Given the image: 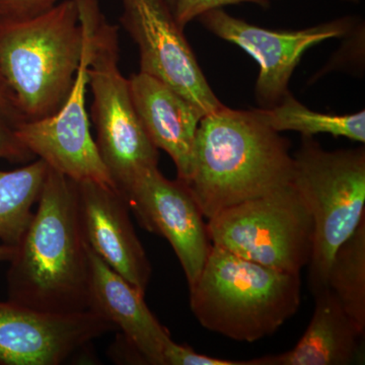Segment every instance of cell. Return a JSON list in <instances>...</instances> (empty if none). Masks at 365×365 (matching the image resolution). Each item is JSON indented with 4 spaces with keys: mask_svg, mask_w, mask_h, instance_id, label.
Here are the masks:
<instances>
[{
    "mask_svg": "<svg viewBox=\"0 0 365 365\" xmlns=\"http://www.w3.org/2000/svg\"><path fill=\"white\" fill-rule=\"evenodd\" d=\"M6 274L9 300L48 314L90 309L88 247L76 182L51 168Z\"/></svg>",
    "mask_w": 365,
    "mask_h": 365,
    "instance_id": "6da1fadb",
    "label": "cell"
},
{
    "mask_svg": "<svg viewBox=\"0 0 365 365\" xmlns=\"http://www.w3.org/2000/svg\"><path fill=\"white\" fill-rule=\"evenodd\" d=\"M290 143L252 110L220 109L197 129L187 186L204 217L292 184Z\"/></svg>",
    "mask_w": 365,
    "mask_h": 365,
    "instance_id": "7a4b0ae2",
    "label": "cell"
},
{
    "mask_svg": "<svg viewBox=\"0 0 365 365\" xmlns=\"http://www.w3.org/2000/svg\"><path fill=\"white\" fill-rule=\"evenodd\" d=\"M300 274L282 272L211 247L190 285V307L203 328L241 342L272 335L299 311Z\"/></svg>",
    "mask_w": 365,
    "mask_h": 365,
    "instance_id": "3957f363",
    "label": "cell"
},
{
    "mask_svg": "<svg viewBox=\"0 0 365 365\" xmlns=\"http://www.w3.org/2000/svg\"><path fill=\"white\" fill-rule=\"evenodd\" d=\"M76 0L44 13L0 20V73L26 121L58 111L71 93L85 50Z\"/></svg>",
    "mask_w": 365,
    "mask_h": 365,
    "instance_id": "277c9868",
    "label": "cell"
},
{
    "mask_svg": "<svg viewBox=\"0 0 365 365\" xmlns=\"http://www.w3.org/2000/svg\"><path fill=\"white\" fill-rule=\"evenodd\" d=\"M76 2L91 26L88 86L95 141L113 182L123 193L138 175L158 167L160 153L137 114L128 78L120 71L118 26L106 20L98 0Z\"/></svg>",
    "mask_w": 365,
    "mask_h": 365,
    "instance_id": "5b68a950",
    "label": "cell"
},
{
    "mask_svg": "<svg viewBox=\"0 0 365 365\" xmlns=\"http://www.w3.org/2000/svg\"><path fill=\"white\" fill-rule=\"evenodd\" d=\"M292 184L313 220L309 283L314 295L328 287L336 252L365 220L364 148L328 151L302 136Z\"/></svg>",
    "mask_w": 365,
    "mask_h": 365,
    "instance_id": "8992f818",
    "label": "cell"
},
{
    "mask_svg": "<svg viewBox=\"0 0 365 365\" xmlns=\"http://www.w3.org/2000/svg\"><path fill=\"white\" fill-rule=\"evenodd\" d=\"M206 227L213 246L266 267L300 274L311 261L313 220L292 184L225 209Z\"/></svg>",
    "mask_w": 365,
    "mask_h": 365,
    "instance_id": "52a82bcc",
    "label": "cell"
},
{
    "mask_svg": "<svg viewBox=\"0 0 365 365\" xmlns=\"http://www.w3.org/2000/svg\"><path fill=\"white\" fill-rule=\"evenodd\" d=\"M119 21L139 51L140 72L163 81L204 116L223 104L209 86L168 0H119Z\"/></svg>",
    "mask_w": 365,
    "mask_h": 365,
    "instance_id": "ba28073f",
    "label": "cell"
},
{
    "mask_svg": "<svg viewBox=\"0 0 365 365\" xmlns=\"http://www.w3.org/2000/svg\"><path fill=\"white\" fill-rule=\"evenodd\" d=\"M78 13L86 33V44L71 93L52 116L24 122L18 136L34 157L44 160L52 170L74 182L91 181L115 187L91 135L86 107L91 26L88 16L79 6Z\"/></svg>",
    "mask_w": 365,
    "mask_h": 365,
    "instance_id": "9c48e42d",
    "label": "cell"
},
{
    "mask_svg": "<svg viewBox=\"0 0 365 365\" xmlns=\"http://www.w3.org/2000/svg\"><path fill=\"white\" fill-rule=\"evenodd\" d=\"M198 20L209 32L239 46L260 67L255 98L260 108L279 104L290 78L307 49L324 41L344 37L353 21L341 19L297 31H271L235 18L222 9L206 11Z\"/></svg>",
    "mask_w": 365,
    "mask_h": 365,
    "instance_id": "30bf717a",
    "label": "cell"
},
{
    "mask_svg": "<svg viewBox=\"0 0 365 365\" xmlns=\"http://www.w3.org/2000/svg\"><path fill=\"white\" fill-rule=\"evenodd\" d=\"M116 327L96 312L48 314L0 302V365H59Z\"/></svg>",
    "mask_w": 365,
    "mask_h": 365,
    "instance_id": "8fae6325",
    "label": "cell"
},
{
    "mask_svg": "<svg viewBox=\"0 0 365 365\" xmlns=\"http://www.w3.org/2000/svg\"><path fill=\"white\" fill-rule=\"evenodd\" d=\"M122 194L140 225L170 242L189 287L193 284L212 244L202 212L186 182L167 179L158 167L153 168L138 175Z\"/></svg>",
    "mask_w": 365,
    "mask_h": 365,
    "instance_id": "7c38bea8",
    "label": "cell"
},
{
    "mask_svg": "<svg viewBox=\"0 0 365 365\" xmlns=\"http://www.w3.org/2000/svg\"><path fill=\"white\" fill-rule=\"evenodd\" d=\"M79 220L88 248L120 276L146 292L151 265L132 225L123 194L110 185L76 182Z\"/></svg>",
    "mask_w": 365,
    "mask_h": 365,
    "instance_id": "4fadbf2b",
    "label": "cell"
},
{
    "mask_svg": "<svg viewBox=\"0 0 365 365\" xmlns=\"http://www.w3.org/2000/svg\"><path fill=\"white\" fill-rule=\"evenodd\" d=\"M128 81L134 107L151 143L172 158L178 179L188 182L193 168L197 129L204 115L153 76L139 71Z\"/></svg>",
    "mask_w": 365,
    "mask_h": 365,
    "instance_id": "5bb4252c",
    "label": "cell"
},
{
    "mask_svg": "<svg viewBox=\"0 0 365 365\" xmlns=\"http://www.w3.org/2000/svg\"><path fill=\"white\" fill-rule=\"evenodd\" d=\"M91 265L90 309L119 329L144 364L165 365L163 348L170 339L146 306L143 290L113 271L88 248Z\"/></svg>",
    "mask_w": 365,
    "mask_h": 365,
    "instance_id": "9a60e30c",
    "label": "cell"
},
{
    "mask_svg": "<svg viewBox=\"0 0 365 365\" xmlns=\"http://www.w3.org/2000/svg\"><path fill=\"white\" fill-rule=\"evenodd\" d=\"M313 317L289 351L254 359L255 365H349L364 360V338L329 287L314 294Z\"/></svg>",
    "mask_w": 365,
    "mask_h": 365,
    "instance_id": "2e32d148",
    "label": "cell"
},
{
    "mask_svg": "<svg viewBox=\"0 0 365 365\" xmlns=\"http://www.w3.org/2000/svg\"><path fill=\"white\" fill-rule=\"evenodd\" d=\"M49 165L35 162L13 170H0V241L16 247L30 225Z\"/></svg>",
    "mask_w": 365,
    "mask_h": 365,
    "instance_id": "e0dca14e",
    "label": "cell"
},
{
    "mask_svg": "<svg viewBox=\"0 0 365 365\" xmlns=\"http://www.w3.org/2000/svg\"><path fill=\"white\" fill-rule=\"evenodd\" d=\"M263 123L276 132L297 131L302 136L331 134L365 143V111L347 115L324 114L312 111L288 93L272 108L252 109Z\"/></svg>",
    "mask_w": 365,
    "mask_h": 365,
    "instance_id": "ac0fdd59",
    "label": "cell"
},
{
    "mask_svg": "<svg viewBox=\"0 0 365 365\" xmlns=\"http://www.w3.org/2000/svg\"><path fill=\"white\" fill-rule=\"evenodd\" d=\"M328 287L365 334V220L334 256Z\"/></svg>",
    "mask_w": 365,
    "mask_h": 365,
    "instance_id": "d6986e66",
    "label": "cell"
},
{
    "mask_svg": "<svg viewBox=\"0 0 365 365\" xmlns=\"http://www.w3.org/2000/svg\"><path fill=\"white\" fill-rule=\"evenodd\" d=\"M26 121L13 90L0 73V160L26 163L35 158L18 136Z\"/></svg>",
    "mask_w": 365,
    "mask_h": 365,
    "instance_id": "ffe728a7",
    "label": "cell"
},
{
    "mask_svg": "<svg viewBox=\"0 0 365 365\" xmlns=\"http://www.w3.org/2000/svg\"><path fill=\"white\" fill-rule=\"evenodd\" d=\"M165 365H255L254 360H230L216 359L194 351L191 347L178 344L172 338L163 348Z\"/></svg>",
    "mask_w": 365,
    "mask_h": 365,
    "instance_id": "44dd1931",
    "label": "cell"
},
{
    "mask_svg": "<svg viewBox=\"0 0 365 365\" xmlns=\"http://www.w3.org/2000/svg\"><path fill=\"white\" fill-rule=\"evenodd\" d=\"M242 2H251L266 7L270 4V0H176L174 6L175 18L180 26L184 29L190 21L198 19L206 11Z\"/></svg>",
    "mask_w": 365,
    "mask_h": 365,
    "instance_id": "7402d4cb",
    "label": "cell"
},
{
    "mask_svg": "<svg viewBox=\"0 0 365 365\" xmlns=\"http://www.w3.org/2000/svg\"><path fill=\"white\" fill-rule=\"evenodd\" d=\"M61 0H0V20L25 19L44 13Z\"/></svg>",
    "mask_w": 365,
    "mask_h": 365,
    "instance_id": "603a6c76",
    "label": "cell"
},
{
    "mask_svg": "<svg viewBox=\"0 0 365 365\" xmlns=\"http://www.w3.org/2000/svg\"><path fill=\"white\" fill-rule=\"evenodd\" d=\"M16 247L0 244V262H9L13 258Z\"/></svg>",
    "mask_w": 365,
    "mask_h": 365,
    "instance_id": "cb8c5ba5",
    "label": "cell"
},
{
    "mask_svg": "<svg viewBox=\"0 0 365 365\" xmlns=\"http://www.w3.org/2000/svg\"><path fill=\"white\" fill-rule=\"evenodd\" d=\"M168 2H169L170 6H172L173 11H174L175 2H176V0H168Z\"/></svg>",
    "mask_w": 365,
    "mask_h": 365,
    "instance_id": "d4e9b609",
    "label": "cell"
},
{
    "mask_svg": "<svg viewBox=\"0 0 365 365\" xmlns=\"http://www.w3.org/2000/svg\"><path fill=\"white\" fill-rule=\"evenodd\" d=\"M347 1L357 2L359 1V0H347Z\"/></svg>",
    "mask_w": 365,
    "mask_h": 365,
    "instance_id": "484cf974",
    "label": "cell"
}]
</instances>
